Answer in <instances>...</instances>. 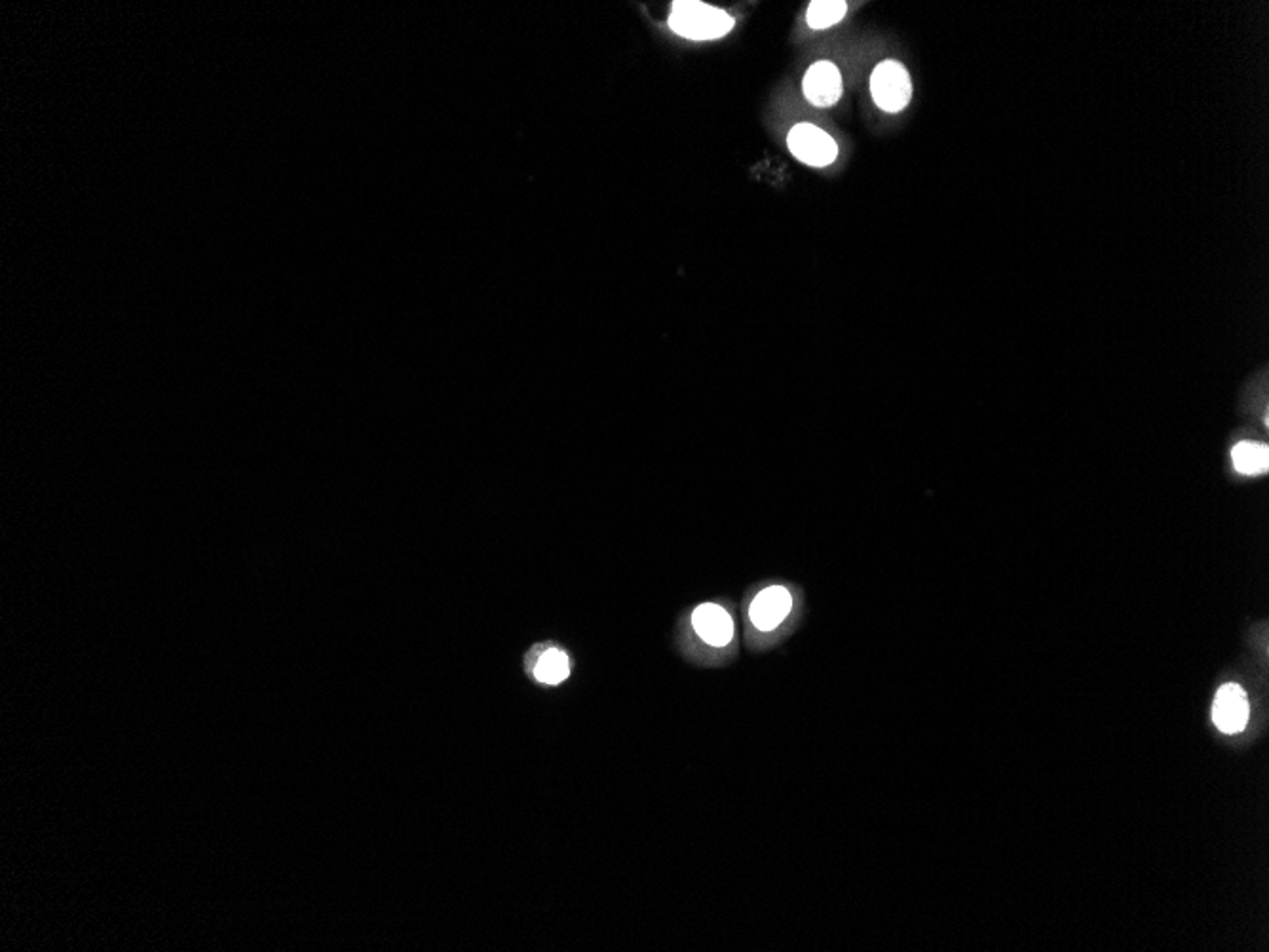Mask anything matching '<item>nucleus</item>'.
Listing matches in <instances>:
<instances>
[{"label": "nucleus", "instance_id": "nucleus-1", "mask_svg": "<svg viewBox=\"0 0 1269 952\" xmlns=\"http://www.w3.org/2000/svg\"><path fill=\"white\" fill-rule=\"evenodd\" d=\"M734 24L736 22L728 12L696 0L675 2L669 16V27L691 41H715L726 37Z\"/></svg>", "mask_w": 1269, "mask_h": 952}, {"label": "nucleus", "instance_id": "nucleus-3", "mask_svg": "<svg viewBox=\"0 0 1269 952\" xmlns=\"http://www.w3.org/2000/svg\"><path fill=\"white\" fill-rule=\"evenodd\" d=\"M787 145L796 160L813 168L831 166L838 156L835 139L831 138L825 129L813 124H796L795 128L789 131Z\"/></svg>", "mask_w": 1269, "mask_h": 952}, {"label": "nucleus", "instance_id": "nucleus-8", "mask_svg": "<svg viewBox=\"0 0 1269 952\" xmlns=\"http://www.w3.org/2000/svg\"><path fill=\"white\" fill-rule=\"evenodd\" d=\"M1231 461H1233V466L1241 474H1245V476H1258V474L1268 472L1269 449L1264 444L1241 442V444L1233 447Z\"/></svg>", "mask_w": 1269, "mask_h": 952}, {"label": "nucleus", "instance_id": "nucleus-7", "mask_svg": "<svg viewBox=\"0 0 1269 952\" xmlns=\"http://www.w3.org/2000/svg\"><path fill=\"white\" fill-rule=\"evenodd\" d=\"M692 624L699 638L711 646H726L734 638L730 614L723 606L706 603L692 614Z\"/></svg>", "mask_w": 1269, "mask_h": 952}, {"label": "nucleus", "instance_id": "nucleus-5", "mask_svg": "<svg viewBox=\"0 0 1269 952\" xmlns=\"http://www.w3.org/2000/svg\"><path fill=\"white\" fill-rule=\"evenodd\" d=\"M1214 725L1224 734H1238L1249 720V702L1245 690L1239 685H1224L1214 698Z\"/></svg>", "mask_w": 1269, "mask_h": 952}, {"label": "nucleus", "instance_id": "nucleus-10", "mask_svg": "<svg viewBox=\"0 0 1269 952\" xmlns=\"http://www.w3.org/2000/svg\"><path fill=\"white\" fill-rule=\"evenodd\" d=\"M569 673H571L569 658H567V654L557 650V648H549L534 668L536 678L546 685H559L569 677Z\"/></svg>", "mask_w": 1269, "mask_h": 952}, {"label": "nucleus", "instance_id": "nucleus-6", "mask_svg": "<svg viewBox=\"0 0 1269 952\" xmlns=\"http://www.w3.org/2000/svg\"><path fill=\"white\" fill-rule=\"evenodd\" d=\"M791 608H793V598H791L787 588L770 586L756 596L755 601L751 603L749 614H751V621L755 624L756 630L771 631L785 621Z\"/></svg>", "mask_w": 1269, "mask_h": 952}, {"label": "nucleus", "instance_id": "nucleus-2", "mask_svg": "<svg viewBox=\"0 0 1269 952\" xmlns=\"http://www.w3.org/2000/svg\"><path fill=\"white\" fill-rule=\"evenodd\" d=\"M870 94L878 109L885 113H901L912 99V82L907 69L893 59L876 65L870 76Z\"/></svg>", "mask_w": 1269, "mask_h": 952}, {"label": "nucleus", "instance_id": "nucleus-9", "mask_svg": "<svg viewBox=\"0 0 1269 952\" xmlns=\"http://www.w3.org/2000/svg\"><path fill=\"white\" fill-rule=\"evenodd\" d=\"M848 14V4L842 0H815L810 4L806 19L815 31H823L833 25L840 24Z\"/></svg>", "mask_w": 1269, "mask_h": 952}, {"label": "nucleus", "instance_id": "nucleus-4", "mask_svg": "<svg viewBox=\"0 0 1269 952\" xmlns=\"http://www.w3.org/2000/svg\"><path fill=\"white\" fill-rule=\"evenodd\" d=\"M803 89L812 106L833 107L842 96V74L833 61H818L804 76Z\"/></svg>", "mask_w": 1269, "mask_h": 952}]
</instances>
